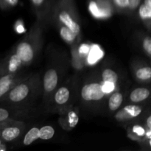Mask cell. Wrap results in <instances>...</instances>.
Listing matches in <instances>:
<instances>
[{
	"label": "cell",
	"instance_id": "6da1fadb",
	"mask_svg": "<svg viewBox=\"0 0 151 151\" xmlns=\"http://www.w3.org/2000/svg\"><path fill=\"white\" fill-rule=\"evenodd\" d=\"M29 87L25 83L17 84L10 90L8 93L1 99V102L9 101L12 103H19L23 101L29 94Z\"/></svg>",
	"mask_w": 151,
	"mask_h": 151
},
{
	"label": "cell",
	"instance_id": "7a4b0ae2",
	"mask_svg": "<svg viewBox=\"0 0 151 151\" xmlns=\"http://www.w3.org/2000/svg\"><path fill=\"white\" fill-rule=\"evenodd\" d=\"M106 93L103 91L102 85L97 83L86 84L81 90V97L86 101H97L103 98Z\"/></svg>",
	"mask_w": 151,
	"mask_h": 151
},
{
	"label": "cell",
	"instance_id": "3957f363",
	"mask_svg": "<svg viewBox=\"0 0 151 151\" xmlns=\"http://www.w3.org/2000/svg\"><path fill=\"white\" fill-rule=\"evenodd\" d=\"M21 132L18 125H8L7 122H0V137L5 142L14 141L21 135Z\"/></svg>",
	"mask_w": 151,
	"mask_h": 151
},
{
	"label": "cell",
	"instance_id": "277c9868",
	"mask_svg": "<svg viewBox=\"0 0 151 151\" xmlns=\"http://www.w3.org/2000/svg\"><path fill=\"white\" fill-rule=\"evenodd\" d=\"M16 81L15 74L0 75V101L16 85Z\"/></svg>",
	"mask_w": 151,
	"mask_h": 151
},
{
	"label": "cell",
	"instance_id": "5b68a950",
	"mask_svg": "<svg viewBox=\"0 0 151 151\" xmlns=\"http://www.w3.org/2000/svg\"><path fill=\"white\" fill-rule=\"evenodd\" d=\"M142 109L140 106L137 105H128L119 111L116 114L115 117L118 120H126L131 118L137 117L142 113Z\"/></svg>",
	"mask_w": 151,
	"mask_h": 151
},
{
	"label": "cell",
	"instance_id": "8992f818",
	"mask_svg": "<svg viewBox=\"0 0 151 151\" xmlns=\"http://www.w3.org/2000/svg\"><path fill=\"white\" fill-rule=\"evenodd\" d=\"M15 52L20 58L23 63H29L34 57V52L32 46L26 41L19 43L16 47Z\"/></svg>",
	"mask_w": 151,
	"mask_h": 151
},
{
	"label": "cell",
	"instance_id": "52a82bcc",
	"mask_svg": "<svg viewBox=\"0 0 151 151\" xmlns=\"http://www.w3.org/2000/svg\"><path fill=\"white\" fill-rule=\"evenodd\" d=\"M58 81L57 72L50 69L46 72L44 76V88L47 92H51L56 88Z\"/></svg>",
	"mask_w": 151,
	"mask_h": 151
},
{
	"label": "cell",
	"instance_id": "ba28073f",
	"mask_svg": "<svg viewBox=\"0 0 151 151\" xmlns=\"http://www.w3.org/2000/svg\"><path fill=\"white\" fill-rule=\"evenodd\" d=\"M59 19L65 26L69 27L71 30L73 31L77 35L80 33V32H81L80 25L75 21L73 20L72 16L66 10H62V11L60 12V13H59Z\"/></svg>",
	"mask_w": 151,
	"mask_h": 151
},
{
	"label": "cell",
	"instance_id": "9c48e42d",
	"mask_svg": "<svg viewBox=\"0 0 151 151\" xmlns=\"http://www.w3.org/2000/svg\"><path fill=\"white\" fill-rule=\"evenodd\" d=\"M150 94V91L148 88H137L133 90L130 94V100L133 103H140L147 100Z\"/></svg>",
	"mask_w": 151,
	"mask_h": 151
},
{
	"label": "cell",
	"instance_id": "30bf717a",
	"mask_svg": "<svg viewBox=\"0 0 151 151\" xmlns=\"http://www.w3.org/2000/svg\"><path fill=\"white\" fill-rule=\"evenodd\" d=\"M139 14L142 20H151V0H144V2L139 5Z\"/></svg>",
	"mask_w": 151,
	"mask_h": 151
},
{
	"label": "cell",
	"instance_id": "8fae6325",
	"mask_svg": "<svg viewBox=\"0 0 151 151\" xmlns=\"http://www.w3.org/2000/svg\"><path fill=\"white\" fill-rule=\"evenodd\" d=\"M70 97V92L66 87H60L55 94V100L59 105H63L67 103Z\"/></svg>",
	"mask_w": 151,
	"mask_h": 151
},
{
	"label": "cell",
	"instance_id": "7c38bea8",
	"mask_svg": "<svg viewBox=\"0 0 151 151\" xmlns=\"http://www.w3.org/2000/svg\"><path fill=\"white\" fill-rule=\"evenodd\" d=\"M123 101V96L120 92H115L110 97L109 100V109L112 111L117 110L122 105Z\"/></svg>",
	"mask_w": 151,
	"mask_h": 151
},
{
	"label": "cell",
	"instance_id": "4fadbf2b",
	"mask_svg": "<svg viewBox=\"0 0 151 151\" xmlns=\"http://www.w3.org/2000/svg\"><path fill=\"white\" fill-rule=\"evenodd\" d=\"M38 139H40V129L38 128H32L24 136L23 144L26 146L29 145Z\"/></svg>",
	"mask_w": 151,
	"mask_h": 151
},
{
	"label": "cell",
	"instance_id": "5bb4252c",
	"mask_svg": "<svg viewBox=\"0 0 151 151\" xmlns=\"http://www.w3.org/2000/svg\"><path fill=\"white\" fill-rule=\"evenodd\" d=\"M60 34L61 38H63L64 41H67V42H72L76 38L77 34L75 33L73 31L71 30L69 27L66 26H63L60 29Z\"/></svg>",
	"mask_w": 151,
	"mask_h": 151
},
{
	"label": "cell",
	"instance_id": "9a60e30c",
	"mask_svg": "<svg viewBox=\"0 0 151 151\" xmlns=\"http://www.w3.org/2000/svg\"><path fill=\"white\" fill-rule=\"evenodd\" d=\"M103 81L111 82L116 84L118 81V75L116 72L111 69H106L102 73Z\"/></svg>",
	"mask_w": 151,
	"mask_h": 151
},
{
	"label": "cell",
	"instance_id": "2e32d148",
	"mask_svg": "<svg viewBox=\"0 0 151 151\" xmlns=\"http://www.w3.org/2000/svg\"><path fill=\"white\" fill-rule=\"evenodd\" d=\"M136 77L140 81H149L151 79V67L145 66L139 69L136 72Z\"/></svg>",
	"mask_w": 151,
	"mask_h": 151
},
{
	"label": "cell",
	"instance_id": "e0dca14e",
	"mask_svg": "<svg viewBox=\"0 0 151 151\" xmlns=\"http://www.w3.org/2000/svg\"><path fill=\"white\" fill-rule=\"evenodd\" d=\"M55 135V130L50 125H46L40 129V139L48 140L52 138Z\"/></svg>",
	"mask_w": 151,
	"mask_h": 151
},
{
	"label": "cell",
	"instance_id": "ac0fdd59",
	"mask_svg": "<svg viewBox=\"0 0 151 151\" xmlns=\"http://www.w3.org/2000/svg\"><path fill=\"white\" fill-rule=\"evenodd\" d=\"M103 55V52L100 50V47L97 46H93L91 47V50H90V55L89 58H88V60L91 63H94L97 60H98Z\"/></svg>",
	"mask_w": 151,
	"mask_h": 151
},
{
	"label": "cell",
	"instance_id": "d6986e66",
	"mask_svg": "<svg viewBox=\"0 0 151 151\" xmlns=\"http://www.w3.org/2000/svg\"><path fill=\"white\" fill-rule=\"evenodd\" d=\"M10 112L6 108H3L0 106V122H7L10 119Z\"/></svg>",
	"mask_w": 151,
	"mask_h": 151
},
{
	"label": "cell",
	"instance_id": "ffe728a7",
	"mask_svg": "<svg viewBox=\"0 0 151 151\" xmlns=\"http://www.w3.org/2000/svg\"><path fill=\"white\" fill-rule=\"evenodd\" d=\"M19 3V0H0V7L6 9L8 7H15Z\"/></svg>",
	"mask_w": 151,
	"mask_h": 151
},
{
	"label": "cell",
	"instance_id": "44dd1931",
	"mask_svg": "<svg viewBox=\"0 0 151 151\" xmlns=\"http://www.w3.org/2000/svg\"><path fill=\"white\" fill-rule=\"evenodd\" d=\"M69 123L71 128H74L77 125L78 122V116L76 113L74 111H70L69 113Z\"/></svg>",
	"mask_w": 151,
	"mask_h": 151
},
{
	"label": "cell",
	"instance_id": "7402d4cb",
	"mask_svg": "<svg viewBox=\"0 0 151 151\" xmlns=\"http://www.w3.org/2000/svg\"><path fill=\"white\" fill-rule=\"evenodd\" d=\"M142 47L145 51L151 56V37H146L142 41Z\"/></svg>",
	"mask_w": 151,
	"mask_h": 151
},
{
	"label": "cell",
	"instance_id": "603a6c76",
	"mask_svg": "<svg viewBox=\"0 0 151 151\" xmlns=\"http://www.w3.org/2000/svg\"><path fill=\"white\" fill-rule=\"evenodd\" d=\"M102 88H103V91L106 94H109V93L111 92L114 90L115 83L111 82H108V81H104V83L102 85Z\"/></svg>",
	"mask_w": 151,
	"mask_h": 151
},
{
	"label": "cell",
	"instance_id": "cb8c5ba5",
	"mask_svg": "<svg viewBox=\"0 0 151 151\" xmlns=\"http://www.w3.org/2000/svg\"><path fill=\"white\" fill-rule=\"evenodd\" d=\"M133 131L138 137H142L146 135V130L141 125H134L133 127Z\"/></svg>",
	"mask_w": 151,
	"mask_h": 151
},
{
	"label": "cell",
	"instance_id": "d4e9b609",
	"mask_svg": "<svg viewBox=\"0 0 151 151\" xmlns=\"http://www.w3.org/2000/svg\"><path fill=\"white\" fill-rule=\"evenodd\" d=\"M116 6L120 8H126L129 5V1L128 0H113Z\"/></svg>",
	"mask_w": 151,
	"mask_h": 151
},
{
	"label": "cell",
	"instance_id": "484cf974",
	"mask_svg": "<svg viewBox=\"0 0 151 151\" xmlns=\"http://www.w3.org/2000/svg\"><path fill=\"white\" fill-rule=\"evenodd\" d=\"M129 1V7L131 10H136L141 4V0H128Z\"/></svg>",
	"mask_w": 151,
	"mask_h": 151
},
{
	"label": "cell",
	"instance_id": "4316f807",
	"mask_svg": "<svg viewBox=\"0 0 151 151\" xmlns=\"http://www.w3.org/2000/svg\"><path fill=\"white\" fill-rule=\"evenodd\" d=\"M89 47L87 44H83L79 49V52L81 54H88L89 52Z\"/></svg>",
	"mask_w": 151,
	"mask_h": 151
},
{
	"label": "cell",
	"instance_id": "83f0119b",
	"mask_svg": "<svg viewBox=\"0 0 151 151\" xmlns=\"http://www.w3.org/2000/svg\"><path fill=\"white\" fill-rule=\"evenodd\" d=\"M15 29L18 33H22L24 32V28L22 24L19 23V22H16V25H15Z\"/></svg>",
	"mask_w": 151,
	"mask_h": 151
},
{
	"label": "cell",
	"instance_id": "f1b7e54d",
	"mask_svg": "<svg viewBox=\"0 0 151 151\" xmlns=\"http://www.w3.org/2000/svg\"><path fill=\"white\" fill-rule=\"evenodd\" d=\"M31 1L33 3V4L38 6V5H41V4H43L44 0H31Z\"/></svg>",
	"mask_w": 151,
	"mask_h": 151
},
{
	"label": "cell",
	"instance_id": "f546056e",
	"mask_svg": "<svg viewBox=\"0 0 151 151\" xmlns=\"http://www.w3.org/2000/svg\"><path fill=\"white\" fill-rule=\"evenodd\" d=\"M146 122H147V127H148V128L151 130V115L147 117V121H146Z\"/></svg>",
	"mask_w": 151,
	"mask_h": 151
},
{
	"label": "cell",
	"instance_id": "4dcf8cb0",
	"mask_svg": "<svg viewBox=\"0 0 151 151\" xmlns=\"http://www.w3.org/2000/svg\"><path fill=\"white\" fill-rule=\"evenodd\" d=\"M146 137H147V138H148L149 139H151V130L149 129L148 131H146Z\"/></svg>",
	"mask_w": 151,
	"mask_h": 151
},
{
	"label": "cell",
	"instance_id": "1f68e13d",
	"mask_svg": "<svg viewBox=\"0 0 151 151\" xmlns=\"http://www.w3.org/2000/svg\"><path fill=\"white\" fill-rule=\"evenodd\" d=\"M4 143H5V142L3 141V140L1 139V137H0V148H1V147L4 144Z\"/></svg>",
	"mask_w": 151,
	"mask_h": 151
},
{
	"label": "cell",
	"instance_id": "d6a6232c",
	"mask_svg": "<svg viewBox=\"0 0 151 151\" xmlns=\"http://www.w3.org/2000/svg\"><path fill=\"white\" fill-rule=\"evenodd\" d=\"M149 145H150V147H151V139H149Z\"/></svg>",
	"mask_w": 151,
	"mask_h": 151
}]
</instances>
